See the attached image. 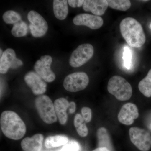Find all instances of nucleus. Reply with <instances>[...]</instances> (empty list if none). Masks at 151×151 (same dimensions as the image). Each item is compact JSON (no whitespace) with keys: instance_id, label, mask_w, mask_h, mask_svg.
I'll return each instance as SVG.
<instances>
[{"instance_id":"nucleus-16","label":"nucleus","mask_w":151,"mask_h":151,"mask_svg":"<svg viewBox=\"0 0 151 151\" xmlns=\"http://www.w3.org/2000/svg\"><path fill=\"white\" fill-rule=\"evenodd\" d=\"M16 53L12 49H7L3 52L0 59V72L4 74L12 67L14 60L16 58Z\"/></svg>"},{"instance_id":"nucleus-26","label":"nucleus","mask_w":151,"mask_h":151,"mask_svg":"<svg viewBox=\"0 0 151 151\" xmlns=\"http://www.w3.org/2000/svg\"><path fill=\"white\" fill-rule=\"evenodd\" d=\"M80 146L77 142L71 141L59 151H80Z\"/></svg>"},{"instance_id":"nucleus-23","label":"nucleus","mask_w":151,"mask_h":151,"mask_svg":"<svg viewBox=\"0 0 151 151\" xmlns=\"http://www.w3.org/2000/svg\"><path fill=\"white\" fill-rule=\"evenodd\" d=\"M27 24L22 21L14 24L12 29V34L17 37L25 36L27 34Z\"/></svg>"},{"instance_id":"nucleus-2","label":"nucleus","mask_w":151,"mask_h":151,"mask_svg":"<svg viewBox=\"0 0 151 151\" xmlns=\"http://www.w3.org/2000/svg\"><path fill=\"white\" fill-rule=\"evenodd\" d=\"M120 31L127 43L134 48H139L146 42V36L141 24L134 18L127 17L122 20Z\"/></svg>"},{"instance_id":"nucleus-24","label":"nucleus","mask_w":151,"mask_h":151,"mask_svg":"<svg viewBox=\"0 0 151 151\" xmlns=\"http://www.w3.org/2000/svg\"><path fill=\"white\" fill-rule=\"evenodd\" d=\"M3 19L7 24H15L22 21L20 15L16 12L12 10L5 12L3 14Z\"/></svg>"},{"instance_id":"nucleus-1","label":"nucleus","mask_w":151,"mask_h":151,"mask_svg":"<svg viewBox=\"0 0 151 151\" xmlns=\"http://www.w3.org/2000/svg\"><path fill=\"white\" fill-rule=\"evenodd\" d=\"M0 124L4 134L11 139H20L26 132V127L24 122L14 111H6L2 112L1 114Z\"/></svg>"},{"instance_id":"nucleus-7","label":"nucleus","mask_w":151,"mask_h":151,"mask_svg":"<svg viewBox=\"0 0 151 151\" xmlns=\"http://www.w3.org/2000/svg\"><path fill=\"white\" fill-rule=\"evenodd\" d=\"M132 142L141 151H148L151 148V135L147 131L133 127L129 131Z\"/></svg>"},{"instance_id":"nucleus-10","label":"nucleus","mask_w":151,"mask_h":151,"mask_svg":"<svg viewBox=\"0 0 151 151\" xmlns=\"http://www.w3.org/2000/svg\"><path fill=\"white\" fill-rule=\"evenodd\" d=\"M24 81L35 95H41L46 91L47 84L36 72L31 71L24 76Z\"/></svg>"},{"instance_id":"nucleus-28","label":"nucleus","mask_w":151,"mask_h":151,"mask_svg":"<svg viewBox=\"0 0 151 151\" xmlns=\"http://www.w3.org/2000/svg\"><path fill=\"white\" fill-rule=\"evenodd\" d=\"M84 1L83 0H68V3L70 7L72 8L80 7L83 5Z\"/></svg>"},{"instance_id":"nucleus-32","label":"nucleus","mask_w":151,"mask_h":151,"mask_svg":"<svg viewBox=\"0 0 151 151\" xmlns=\"http://www.w3.org/2000/svg\"></svg>"},{"instance_id":"nucleus-8","label":"nucleus","mask_w":151,"mask_h":151,"mask_svg":"<svg viewBox=\"0 0 151 151\" xmlns=\"http://www.w3.org/2000/svg\"><path fill=\"white\" fill-rule=\"evenodd\" d=\"M27 18L30 22L29 28L33 36L41 37L46 33L48 24L43 17L35 11H30L27 15Z\"/></svg>"},{"instance_id":"nucleus-5","label":"nucleus","mask_w":151,"mask_h":151,"mask_svg":"<svg viewBox=\"0 0 151 151\" xmlns=\"http://www.w3.org/2000/svg\"><path fill=\"white\" fill-rule=\"evenodd\" d=\"M89 78L86 73L83 72H75L68 75L63 81V86L65 90L75 92L84 90L89 83Z\"/></svg>"},{"instance_id":"nucleus-29","label":"nucleus","mask_w":151,"mask_h":151,"mask_svg":"<svg viewBox=\"0 0 151 151\" xmlns=\"http://www.w3.org/2000/svg\"><path fill=\"white\" fill-rule=\"evenodd\" d=\"M22 65V61L21 60H20L16 58L13 63L12 65L11 68H12V69H15V68H17L19 66H21Z\"/></svg>"},{"instance_id":"nucleus-14","label":"nucleus","mask_w":151,"mask_h":151,"mask_svg":"<svg viewBox=\"0 0 151 151\" xmlns=\"http://www.w3.org/2000/svg\"><path fill=\"white\" fill-rule=\"evenodd\" d=\"M43 135L37 134L31 137L24 138L21 143L22 148L24 151H40L42 147Z\"/></svg>"},{"instance_id":"nucleus-9","label":"nucleus","mask_w":151,"mask_h":151,"mask_svg":"<svg viewBox=\"0 0 151 151\" xmlns=\"http://www.w3.org/2000/svg\"><path fill=\"white\" fill-rule=\"evenodd\" d=\"M52 61L51 56L43 55L41 57L40 59L37 60L35 64V72L46 82H52L55 78V74L50 68Z\"/></svg>"},{"instance_id":"nucleus-3","label":"nucleus","mask_w":151,"mask_h":151,"mask_svg":"<svg viewBox=\"0 0 151 151\" xmlns=\"http://www.w3.org/2000/svg\"><path fill=\"white\" fill-rule=\"evenodd\" d=\"M108 90L117 100L122 101L129 100L133 92L130 83L119 76H114L109 79Z\"/></svg>"},{"instance_id":"nucleus-11","label":"nucleus","mask_w":151,"mask_h":151,"mask_svg":"<svg viewBox=\"0 0 151 151\" xmlns=\"http://www.w3.org/2000/svg\"><path fill=\"white\" fill-rule=\"evenodd\" d=\"M76 25L85 26L92 29H97L103 26V20L101 17L88 14L77 15L73 19Z\"/></svg>"},{"instance_id":"nucleus-20","label":"nucleus","mask_w":151,"mask_h":151,"mask_svg":"<svg viewBox=\"0 0 151 151\" xmlns=\"http://www.w3.org/2000/svg\"><path fill=\"white\" fill-rule=\"evenodd\" d=\"M139 90L146 97H151V69L139 84Z\"/></svg>"},{"instance_id":"nucleus-19","label":"nucleus","mask_w":151,"mask_h":151,"mask_svg":"<svg viewBox=\"0 0 151 151\" xmlns=\"http://www.w3.org/2000/svg\"><path fill=\"white\" fill-rule=\"evenodd\" d=\"M99 147H106L109 150L111 148L110 136L108 131L104 127H101L97 131Z\"/></svg>"},{"instance_id":"nucleus-22","label":"nucleus","mask_w":151,"mask_h":151,"mask_svg":"<svg viewBox=\"0 0 151 151\" xmlns=\"http://www.w3.org/2000/svg\"><path fill=\"white\" fill-rule=\"evenodd\" d=\"M108 6L117 10L126 11L131 7V3L128 0H108Z\"/></svg>"},{"instance_id":"nucleus-4","label":"nucleus","mask_w":151,"mask_h":151,"mask_svg":"<svg viewBox=\"0 0 151 151\" xmlns=\"http://www.w3.org/2000/svg\"><path fill=\"white\" fill-rule=\"evenodd\" d=\"M35 108L42 120L47 124H52L57 121L54 103L46 95L38 96L35 101Z\"/></svg>"},{"instance_id":"nucleus-27","label":"nucleus","mask_w":151,"mask_h":151,"mask_svg":"<svg viewBox=\"0 0 151 151\" xmlns=\"http://www.w3.org/2000/svg\"><path fill=\"white\" fill-rule=\"evenodd\" d=\"M82 117L86 123H89L92 120V110L88 107H83L81 110Z\"/></svg>"},{"instance_id":"nucleus-17","label":"nucleus","mask_w":151,"mask_h":151,"mask_svg":"<svg viewBox=\"0 0 151 151\" xmlns=\"http://www.w3.org/2000/svg\"><path fill=\"white\" fill-rule=\"evenodd\" d=\"M53 9L55 16L58 19H65L68 13V1L54 0L53 2Z\"/></svg>"},{"instance_id":"nucleus-25","label":"nucleus","mask_w":151,"mask_h":151,"mask_svg":"<svg viewBox=\"0 0 151 151\" xmlns=\"http://www.w3.org/2000/svg\"><path fill=\"white\" fill-rule=\"evenodd\" d=\"M123 55L124 66L127 69H129L132 64V52L128 47H124Z\"/></svg>"},{"instance_id":"nucleus-18","label":"nucleus","mask_w":151,"mask_h":151,"mask_svg":"<svg viewBox=\"0 0 151 151\" xmlns=\"http://www.w3.org/2000/svg\"><path fill=\"white\" fill-rule=\"evenodd\" d=\"M68 142V138L66 136L63 135H55L50 136L46 138L45 142V145L47 148H52L65 145Z\"/></svg>"},{"instance_id":"nucleus-31","label":"nucleus","mask_w":151,"mask_h":151,"mask_svg":"<svg viewBox=\"0 0 151 151\" xmlns=\"http://www.w3.org/2000/svg\"><path fill=\"white\" fill-rule=\"evenodd\" d=\"M92 151H111L106 147H98Z\"/></svg>"},{"instance_id":"nucleus-15","label":"nucleus","mask_w":151,"mask_h":151,"mask_svg":"<svg viewBox=\"0 0 151 151\" xmlns=\"http://www.w3.org/2000/svg\"><path fill=\"white\" fill-rule=\"evenodd\" d=\"M54 105L58 120L60 124L65 125L68 120V114L66 111L69 108V102L65 98L61 97L55 101Z\"/></svg>"},{"instance_id":"nucleus-12","label":"nucleus","mask_w":151,"mask_h":151,"mask_svg":"<svg viewBox=\"0 0 151 151\" xmlns=\"http://www.w3.org/2000/svg\"><path fill=\"white\" fill-rule=\"evenodd\" d=\"M139 116V111L137 105L134 103H127L122 106L118 115L119 122L124 125H132L135 119Z\"/></svg>"},{"instance_id":"nucleus-13","label":"nucleus","mask_w":151,"mask_h":151,"mask_svg":"<svg viewBox=\"0 0 151 151\" xmlns=\"http://www.w3.org/2000/svg\"><path fill=\"white\" fill-rule=\"evenodd\" d=\"M108 4L106 0L84 1L83 9L86 12H91L94 15H103L107 9Z\"/></svg>"},{"instance_id":"nucleus-21","label":"nucleus","mask_w":151,"mask_h":151,"mask_svg":"<svg viewBox=\"0 0 151 151\" xmlns=\"http://www.w3.org/2000/svg\"><path fill=\"white\" fill-rule=\"evenodd\" d=\"M85 121L80 114H76L74 119V125L78 134L84 137L88 134V129Z\"/></svg>"},{"instance_id":"nucleus-30","label":"nucleus","mask_w":151,"mask_h":151,"mask_svg":"<svg viewBox=\"0 0 151 151\" xmlns=\"http://www.w3.org/2000/svg\"><path fill=\"white\" fill-rule=\"evenodd\" d=\"M76 109V105L75 102H71L69 103V113L70 114L75 113Z\"/></svg>"},{"instance_id":"nucleus-6","label":"nucleus","mask_w":151,"mask_h":151,"mask_svg":"<svg viewBox=\"0 0 151 151\" xmlns=\"http://www.w3.org/2000/svg\"><path fill=\"white\" fill-rule=\"evenodd\" d=\"M92 45L84 44L79 45L72 52L69 58V64L72 67H80L89 61L94 54Z\"/></svg>"}]
</instances>
